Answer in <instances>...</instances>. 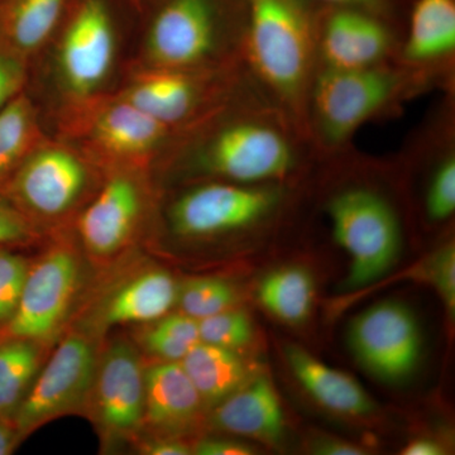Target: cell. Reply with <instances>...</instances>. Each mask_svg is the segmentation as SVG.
<instances>
[{
	"mask_svg": "<svg viewBox=\"0 0 455 455\" xmlns=\"http://www.w3.org/2000/svg\"><path fill=\"white\" fill-rule=\"evenodd\" d=\"M427 277L443 299L449 314L455 311V248L448 243L433 254L427 262Z\"/></svg>",
	"mask_w": 455,
	"mask_h": 455,
	"instance_id": "cell-32",
	"label": "cell"
},
{
	"mask_svg": "<svg viewBox=\"0 0 455 455\" xmlns=\"http://www.w3.org/2000/svg\"><path fill=\"white\" fill-rule=\"evenodd\" d=\"M319 7H346L361 9L385 18L403 33L406 14L411 0H309Z\"/></svg>",
	"mask_w": 455,
	"mask_h": 455,
	"instance_id": "cell-33",
	"label": "cell"
},
{
	"mask_svg": "<svg viewBox=\"0 0 455 455\" xmlns=\"http://www.w3.org/2000/svg\"><path fill=\"white\" fill-rule=\"evenodd\" d=\"M317 11L309 0H247L245 71L304 133L305 106L317 68Z\"/></svg>",
	"mask_w": 455,
	"mask_h": 455,
	"instance_id": "cell-2",
	"label": "cell"
},
{
	"mask_svg": "<svg viewBox=\"0 0 455 455\" xmlns=\"http://www.w3.org/2000/svg\"><path fill=\"white\" fill-rule=\"evenodd\" d=\"M142 212V191L128 169L116 171L79 220V233L86 251L104 259L130 241Z\"/></svg>",
	"mask_w": 455,
	"mask_h": 455,
	"instance_id": "cell-17",
	"label": "cell"
},
{
	"mask_svg": "<svg viewBox=\"0 0 455 455\" xmlns=\"http://www.w3.org/2000/svg\"><path fill=\"white\" fill-rule=\"evenodd\" d=\"M197 455H250L252 449L243 443L224 438H205L197 443L194 448Z\"/></svg>",
	"mask_w": 455,
	"mask_h": 455,
	"instance_id": "cell-35",
	"label": "cell"
},
{
	"mask_svg": "<svg viewBox=\"0 0 455 455\" xmlns=\"http://www.w3.org/2000/svg\"><path fill=\"white\" fill-rule=\"evenodd\" d=\"M146 455H188L191 449L184 443L173 438H156L146 442L140 448Z\"/></svg>",
	"mask_w": 455,
	"mask_h": 455,
	"instance_id": "cell-36",
	"label": "cell"
},
{
	"mask_svg": "<svg viewBox=\"0 0 455 455\" xmlns=\"http://www.w3.org/2000/svg\"><path fill=\"white\" fill-rule=\"evenodd\" d=\"M444 453L438 443L431 439H418L403 448V455H440Z\"/></svg>",
	"mask_w": 455,
	"mask_h": 455,
	"instance_id": "cell-39",
	"label": "cell"
},
{
	"mask_svg": "<svg viewBox=\"0 0 455 455\" xmlns=\"http://www.w3.org/2000/svg\"><path fill=\"white\" fill-rule=\"evenodd\" d=\"M316 454L320 455H361L364 454L361 448L348 444L343 440L323 439L314 447Z\"/></svg>",
	"mask_w": 455,
	"mask_h": 455,
	"instance_id": "cell-38",
	"label": "cell"
},
{
	"mask_svg": "<svg viewBox=\"0 0 455 455\" xmlns=\"http://www.w3.org/2000/svg\"><path fill=\"white\" fill-rule=\"evenodd\" d=\"M334 241L350 259L347 289L367 286L390 271L403 243L394 204L376 188L349 184L326 199Z\"/></svg>",
	"mask_w": 455,
	"mask_h": 455,
	"instance_id": "cell-5",
	"label": "cell"
},
{
	"mask_svg": "<svg viewBox=\"0 0 455 455\" xmlns=\"http://www.w3.org/2000/svg\"><path fill=\"white\" fill-rule=\"evenodd\" d=\"M64 130L85 151L124 169L148 164L179 134L119 95L68 107Z\"/></svg>",
	"mask_w": 455,
	"mask_h": 455,
	"instance_id": "cell-6",
	"label": "cell"
},
{
	"mask_svg": "<svg viewBox=\"0 0 455 455\" xmlns=\"http://www.w3.org/2000/svg\"><path fill=\"white\" fill-rule=\"evenodd\" d=\"M90 182L84 156L73 146L44 140L28 155L3 191L33 221L53 220L73 211Z\"/></svg>",
	"mask_w": 455,
	"mask_h": 455,
	"instance_id": "cell-10",
	"label": "cell"
},
{
	"mask_svg": "<svg viewBox=\"0 0 455 455\" xmlns=\"http://www.w3.org/2000/svg\"><path fill=\"white\" fill-rule=\"evenodd\" d=\"M41 366V344L0 335V416L13 418Z\"/></svg>",
	"mask_w": 455,
	"mask_h": 455,
	"instance_id": "cell-25",
	"label": "cell"
},
{
	"mask_svg": "<svg viewBox=\"0 0 455 455\" xmlns=\"http://www.w3.org/2000/svg\"><path fill=\"white\" fill-rule=\"evenodd\" d=\"M397 62L435 86L453 85L455 0H411Z\"/></svg>",
	"mask_w": 455,
	"mask_h": 455,
	"instance_id": "cell-16",
	"label": "cell"
},
{
	"mask_svg": "<svg viewBox=\"0 0 455 455\" xmlns=\"http://www.w3.org/2000/svg\"><path fill=\"white\" fill-rule=\"evenodd\" d=\"M313 277L307 269L289 266L272 271L259 287V300L277 319L289 324L307 320L313 307Z\"/></svg>",
	"mask_w": 455,
	"mask_h": 455,
	"instance_id": "cell-26",
	"label": "cell"
},
{
	"mask_svg": "<svg viewBox=\"0 0 455 455\" xmlns=\"http://www.w3.org/2000/svg\"><path fill=\"white\" fill-rule=\"evenodd\" d=\"M401 37L400 29L370 12L319 7L317 68L357 70L397 61Z\"/></svg>",
	"mask_w": 455,
	"mask_h": 455,
	"instance_id": "cell-13",
	"label": "cell"
},
{
	"mask_svg": "<svg viewBox=\"0 0 455 455\" xmlns=\"http://www.w3.org/2000/svg\"><path fill=\"white\" fill-rule=\"evenodd\" d=\"M98 358L94 343L83 334H70L60 343L12 418L23 438L60 416L83 409L92 398Z\"/></svg>",
	"mask_w": 455,
	"mask_h": 455,
	"instance_id": "cell-11",
	"label": "cell"
},
{
	"mask_svg": "<svg viewBox=\"0 0 455 455\" xmlns=\"http://www.w3.org/2000/svg\"><path fill=\"white\" fill-rule=\"evenodd\" d=\"M212 421L235 435L277 443L283 434V415L274 386L267 379L243 383L217 403Z\"/></svg>",
	"mask_w": 455,
	"mask_h": 455,
	"instance_id": "cell-18",
	"label": "cell"
},
{
	"mask_svg": "<svg viewBox=\"0 0 455 455\" xmlns=\"http://www.w3.org/2000/svg\"><path fill=\"white\" fill-rule=\"evenodd\" d=\"M203 403L217 405L245 382V366L236 350L212 344H196L181 359Z\"/></svg>",
	"mask_w": 455,
	"mask_h": 455,
	"instance_id": "cell-23",
	"label": "cell"
},
{
	"mask_svg": "<svg viewBox=\"0 0 455 455\" xmlns=\"http://www.w3.org/2000/svg\"><path fill=\"white\" fill-rule=\"evenodd\" d=\"M23 439L13 419L0 416V455L13 453Z\"/></svg>",
	"mask_w": 455,
	"mask_h": 455,
	"instance_id": "cell-37",
	"label": "cell"
},
{
	"mask_svg": "<svg viewBox=\"0 0 455 455\" xmlns=\"http://www.w3.org/2000/svg\"><path fill=\"white\" fill-rule=\"evenodd\" d=\"M0 247V329L13 316L28 275V259L22 254Z\"/></svg>",
	"mask_w": 455,
	"mask_h": 455,
	"instance_id": "cell-30",
	"label": "cell"
},
{
	"mask_svg": "<svg viewBox=\"0 0 455 455\" xmlns=\"http://www.w3.org/2000/svg\"><path fill=\"white\" fill-rule=\"evenodd\" d=\"M200 341L221 348L236 350L252 339L253 328L243 311L230 307L214 315L197 320Z\"/></svg>",
	"mask_w": 455,
	"mask_h": 455,
	"instance_id": "cell-29",
	"label": "cell"
},
{
	"mask_svg": "<svg viewBox=\"0 0 455 455\" xmlns=\"http://www.w3.org/2000/svg\"><path fill=\"white\" fill-rule=\"evenodd\" d=\"M28 62L26 57L0 42V112L25 92L28 82Z\"/></svg>",
	"mask_w": 455,
	"mask_h": 455,
	"instance_id": "cell-31",
	"label": "cell"
},
{
	"mask_svg": "<svg viewBox=\"0 0 455 455\" xmlns=\"http://www.w3.org/2000/svg\"><path fill=\"white\" fill-rule=\"evenodd\" d=\"M283 184L211 180L182 193L169 211L171 229L184 238L232 235L267 220L283 204Z\"/></svg>",
	"mask_w": 455,
	"mask_h": 455,
	"instance_id": "cell-8",
	"label": "cell"
},
{
	"mask_svg": "<svg viewBox=\"0 0 455 455\" xmlns=\"http://www.w3.org/2000/svg\"><path fill=\"white\" fill-rule=\"evenodd\" d=\"M286 359L302 387L325 409L355 418L374 411L372 398L349 374L323 363L301 347H287Z\"/></svg>",
	"mask_w": 455,
	"mask_h": 455,
	"instance_id": "cell-20",
	"label": "cell"
},
{
	"mask_svg": "<svg viewBox=\"0 0 455 455\" xmlns=\"http://www.w3.org/2000/svg\"><path fill=\"white\" fill-rule=\"evenodd\" d=\"M32 99L20 92L0 112V196L18 167L44 142Z\"/></svg>",
	"mask_w": 455,
	"mask_h": 455,
	"instance_id": "cell-24",
	"label": "cell"
},
{
	"mask_svg": "<svg viewBox=\"0 0 455 455\" xmlns=\"http://www.w3.org/2000/svg\"><path fill=\"white\" fill-rule=\"evenodd\" d=\"M79 283L80 263L73 251L51 248L29 267L17 309L0 335L47 343L64 325Z\"/></svg>",
	"mask_w": 455,
	"mask_h": 455,
	"instance_id": "cell-12",
	"label": "cell"
},
{
	"mask_svg": "<svg viewBox=\"0 0 455 455\" xmlns=\"http://www.w3.org/2000/svg\"><path fill=\"white\" fill-rule=\"evenodd\" d=\"M236 295L232 284L217 277L193 278L179 284L180 311L196 320L205 319L235 307Z\"/></svg>",
	"mask_w": 455,
	"mask_h": 455,
	"instance_id": "cell-28",
	"label": "cell"
},
{
	"mask_svg": "<svg viewBox=\"0 0 455 455\" xmlns=\"http://www.w3.org/2000/svg\"><path fill=\"white\" fill-rule=\"evenodd\" d=\"M73 0H0V42L31 59L64 22Z\"/></svg>",
	"mask_w": 455,
	"mask_h": 455,
	"instance_id": "cell-22",
	"label": "cell"
},
{
	"mask_svg": "<svg viewBox=\"0 0 455 455\" xmlns=\"http://www.w3.org/2000/svg\"><path fill=\"white\" fill-rule=\"evenodd\" d=\"M247 0H156L145 68L218 70L242 62Z\"/></svg>",
	"mask_w": 455,
	"mask_h": 455,
	"instance_id": "cell-4",
	"label": "cell"
},
{
	"mask_svg": "<svg viewBox=\"0 0 455 455\" xmlns=\"http://www.w3.org/2000/svg\"><path fill=\"white\" fill-rule=\"evenodd\" d=\"M350 349L370 372L400 381L420 358V329L411 310L398 301H382L362 311L349 326Z\"/></svg>",
	"mask_w": 455,
	"mask_h": 455,
	"instance_id": "cell-14",
	"label": "cell"
},
{
	"mask_svg": "<svg viewBox=\"0 0 455 455\" xmlns=\"http://www.w3.org/2000/svg\"><path fill=\"white\" fill-rule=\"evenodd\" d=\"M56 47V74L70 107L100 97L116 65V32L107 0H73Z\"/></svg>",
	"mask_w": 455,
	"mask_h": 455,
	"instance_id": "cell-7",
	"label": "cell"
},
{
	"mask_svg": "<svg viewBox=\"0 0 455 455\" xmlns=\"http://www.w3.org/2000/svg\"><path fill=\"white\" fill-rule=\"evenodd\" d=\"M193 132L191 166L212 180L284 184L317 157L307 134L247 71Z\"/></svg>",
	"mask_w": 455,
	"mask_h": 455,
	"instance_id": "cell-1",
	"label": "cell"
},
{
	"mask_svg": "<svg viewBox=\"0 0 455 455\" xmlns=\"http://www.w3.org/2000/svg\"><path fill=\"white\" fill-rule=\"evenodd\" d=\"M149 324L140 339L147 352L163 361H181L200 341L199 323L181 311L166 314Z\"/></svg>",
	"mask_w": 455,
	"mask_h": 455,
	"instance_id": "cell-27",
	"label": "cell"
},
{
	"mask_svg": "<svg viewBox=\"0 0 455 455\" xmlns=\"http://www.w3.org/2000/svg\"><path fill=\"white\" fill-rule=\"evenodd\" d=\"M179 284L169 272L151 269L116 290L101 307L106 325L154 323L170 313L178 302Z\"/></svg>",
	"mask_w": 455,
	"mask_h": 455,
	"instance_id": "cell-21",
	"label": "cell"
},
{
	"mask_svg": "<svg viewBox=\"0 0 455 455\" xmlns=\"http://www.w3.org/2000/svg\"><path fill=\"white\" fill-rule=\"evenodd\" d=\"M36 236L33 221L0 196V247H16Z\"/></svg>",
	"mask_w": 455,
	"mask_h": 455,
	"instance_id": "cell-34",
	"label": "cell"
},
{
	"mask_svg": "<svg viewBox=\"0 0 455 455\" xmlns=\"http://www.w3.org/2000/svg\"><path fill=\"white\" fill-rule=\"evenodd\" d=\"M130 2L137 8H140V5H142V0H130Z\"/></svg>",
	"mask_w": 455,
	"mask_h": 455,
	"instance_id": "cell-40",
	"label": "cell"
},
{
	"mask_svg": "<svg viewBox=\"0 0 455 455\" xmlns=\"http://www.w3.org/2000/svg\"><path fill=\"white\" fill-rule=\"evenodd\" d=\"M243 73V64L218 70L143 68L116 95L180 133L214 109Z\"/></svg>",
	"mask_w": 455,
	"mask_h": 455,
	"instance_id": "cell-9",
	"label": "cell"
},
{
	"mask_svg": "<svg viewBox=\"0 0 455 455\" xmlns=\"http://www.w3.org/2000/svg\"><path fill=\"white\" fill-rule=\"evenodd\" d=\"M433 86L397 61L357 70L316 68L305 106V133L319 156L343 151L368 122L397 114Z\"/></svg>",
	"mask_w": 455,
	"mask_h": 455,
	"instance_id": "cell-3",
	"label": "cell"
},
{
	"mask_svg": "<svg viewBox=\"0 0 455 455\" xmlns=\"http://www.w3.org/2000/svg\"><path fill=\"white\" fill-rule=\"evenodd\" d=\"M203 398L181 362L164 361L145 368V423L173 431L190 423Z\"/></svg>",
	"mask_w": 455,
	"mask_h": 455,
	"instance_id": "cell-19",
	"label": "cell"
},
{
	"mask_svg": "<svg viewBox=\"0 0 455 455\" xmlns=\"http://www.w3.org/2000/svg\"><path fill=\"white\" fill-rule=\"evenodd\" d=\"M92 397L108 435L128 438L139 433L145 424V367L131 343L113 341L98 358Z\"/></svg>",
	"mask_w": 455,
	"mask_h": 455,
	"instance_id": "cell-15",
	"label": "cell"
}]
</instances>
